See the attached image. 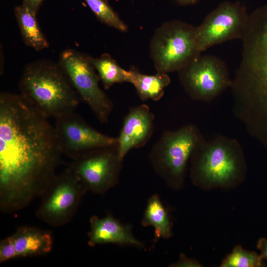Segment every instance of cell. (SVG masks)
<instances>
[{
    "mask_svg": "<svg viewBox=\"0 0 267 267\" xmlns=\"http://www.w3.org/2000/svg\"><path fill=\"white\" fill-rule=\"evenodd\" d=\"M62 152L54 126L21 95L0 94V210H21L56 175Z\"/></svg>",
    "mask_w": 267,
    "mask_h": 267,
    "instance_id": "cell-1",
    "label": "cell"
},
{
    "mask_svg": "<svg viewBox=\"0 0 267 267\" xmlns=\"http://www.w3.org/2000/svg\"><path fill=\"white\" fill-rule=\"evenodd\" d=\"M242 59L232 81L233 112L267 148V5L249 14Z\"/></svg>",
    "mask_w": 267,
    "mask_h": 267,
    "instance_id": "cell-2",
    "label": "cell"
},
{
    "mask_svg": "<svg viewBox=\"0 0 267 267\" xmlns=\"http://www.w3.org/2000/svg\"><path fill=\"white\" fill-rule=\"evenodd\" d=\"M19 87L21 95L47 118L75 111L81 100L59 62L47 59L26 65Z\"/></svg>",
    "mask_w": 267,
    "mask_h": 267,
    "instance_id": "cell-3",
    "label": "cell"
},
{
    "mask_svg": "<svg viewBox=\"0 0 267 267\" xmlns=\"http://www.w3.org/2000/svg\"><path fill=\"white\" fill-rule=\"evenodd\" d=\"M193 183L203 189L233 187L245 178L247 167L242 146L233 138L218 134L204 139L190 160Z\"/></svg>",
    "mask_w": 267,
    "mask_h": 267,
    "instance_id": "cell-4",
    "label": "cell"
},
{
    "mask_svg": "<svg viewBox=\"0 0 267 267\" xmlns=\"http://www.w3.org/2000/svg\"><path fill=\"white\" fill-rule=\"evenodd\" d=\"M195 125L166 131L152 147L149 159L156 173L174 190L184 184L187 168L197 145L204 139Z\"/></svg>",
    "mask_w": 267,
    "mask_h": 267,
    "instance_id": "cell-5",
    "label": "cell"
},
{
    "mask_svg": "<svg viewBox=\"0 0 267 267\" xmlns=\"http://www.w3.org/2000/svg\"><path fill=\"white\" fill-rule=\"evenodd\" d=\"M195 27L180 21L167 23L156 33L152 53L158 72L179 71L201 54Z\"/></svg>",
    "mask_w": 267,
    "mask_h": 267,
    "instance_id": "cell-6",
    "label": "cell"
},
{
    "mask_svg": "<svg viewBox=\"0 0 267 267\" xmlns=\"http://www.w3.org/2000/svg\"><path fill=\"white\" fill-rule=\"evenodd\" d=\"M87 190L68 167L57 174L40 196L38 219L52 227L69 223L76 214Z\"/></svg>",
    "mask_w": 267,
    "mask_h": 267,
    "instance_id": "cell-7",
    "label": "cell"
},
{
    "mask_svg": "<svg viewBox=\"0 0 267 267\" xmlns=\"http://www.w3.org/2000/svg\"><path fill=\"white\" fill-rule=\"evenodd\" d=\"M58 62L80 99L101 123H107L113 110V102L99 87L100 80L89 56L75 49H67L61 53Z\"/></svg>",
    "mask_w": 267,
    "mask_h": 267,
    "instance_id": "cell-8",
    "label": "cell"
},
{
    "mask_svg": "<svg viewBox=\"0 0 267 267\" xmlns=\"http://www.w3.org/2000/svg\"><path fill=\"white\" fill-rule=\"evenodd\" d=\"M123 161L116 143L89 151L72 159L67 167L87 191L102 195L118 183Z\"/></svg>",
    "mask_w": 267,
    "mask_h": 267,
    "instance_id": "cell-9",
    "label": "cell"
},
{
    "mask_svg": "<svg viewBox=\"0 0 267 267\" xmlns=\"http://www.w3.org/2000/svg\"><path fill=\"white\" fill-rule=\"evenodd\" d=\"M178 71L185 91L195 100L210 102L232 85L225 62L214 55L200 54Z\"/></svg>",
    "mask_w": 267,
    "mask_h": 267,
    "instance_id": "cell-10",
    "label": "cell"
},
{
    "mask_svg": "<svg viewBox=\"0 0 267 267\" xmlns=\"http://www.w3.org/2000/svg\"><path fill=\"white\" fill-rule=\"evenodd\" d=\"M249 15L240 2L223 1L195 27V39L199 50L229 40H242L248 25Z\"/></svg>",
    "mask_w": 267,
    "mask_h": 267,
    "instance_id": "cell-11",
    "label": "cell"
},
{
    "mask_svg": "<svg viewBox=\"0 0 267 267\" xmlns=\"http://www.w3.org/2000/svg\"><path fill=\"white\" fill-rule=\"evenodd\" d=\"M54 130L63 155L71 160L91 150L117 143V138L98 132L75 111L55 118Z\"/></svg>",
    "mask_w": 267,
    "mask_h": 267,
    "instance_id": "cell-12",
    "label": "cell"
},
{
    "mask_svg": "<svg viewBox=\"0 0 267 267\" xmlns=\"http://www.w3.org/2000/svg\"><path fill=\"white\" fill-rule=\"evenodd\" d=\"M154 129V116L149 106L141 104L132 107L124 118L117 146L124 159L134 148L144 146L150 139Z\"/></svg>",
    "mask_w": 267,
    "mask_h": 267,
    "instance_id": "cell-13",
    "label": "cell"
},
{
    "mask_svg": "<svg viewBox=\"0 0 267 267\" xmlns=\"http://www.w3.org/2000/svg\"><path fill=\"white\" fill-rule=\"evenodd\" d=\"M89 225L88 244L90 247L104 244L140 249L145 247L142 241L134 236L131 225L120 222L111 215L103 217L92 216L89 219Z\"/></svg>",
    "mask_w": 267,
    "mask_h": 267,
    "instance_id": "cell-14",
    "label": "cell"
},
{
    "mask_svg": "<svg viewBox=\"0 0 267 267\" xmlns=\"http://www.w3.org/2000/svg\"><path fill=\"white\" fill-rule=\"evenodd\" d=\"M11 235L18 258L44 255L52 249L53 238L52 233L48 230L34 226H21Z\"/></svg>",
    "mask_w": 267,
    "mask_h": 267,
    "instance_id": "cell-15",
    "label": "cell"
},
{
    "mask_svg": "<svg viewBox=\"0 0 267 267\" xmlns=\"http://www.w3.org/2000/svg\"><path fill=\"white\" fill-rule=\"evenodd\" d=\"M14 12L24 44L37 51L48 47L49 43L40 27L36 14L23 4L15 6Z\"/></svg>",
    "mask_w": 267,
    "mask_h": 267,
    "instance_id": "cell-16",
    "label": "cell"
},
{
    "mask_svg": "<svg viewBox=\"0 0 267 267\" xmlns=\"http://www.w3.org/2000/svg\"><path fill=\"white\" fill-rule=\"evenodd\" d=\"M141 223L144 227H153L155 242L160 239H168L172 236L173 223L158 194L152 195L148 199Z\"/></svg>",
    "mask_w": 267,
    "mask_h": 267,
    "instance_id": "cell-17",
    "label": "cell"
},
{
    "mask_svg": "<svg viewBox=\"0 0 267 267\" xmlns=\"http://www.w3.org/2000/svg\"><path fill=\"white\" fill-rule=\"evenodd\" d=\"M128 82L134 86L142 100L157 101L164 95L165 88L170 84V79L165 73L157 72L154 75H147L131 70L129 71Z\"/></svg>",
    "mask_w": 267,
    "mask_h": 267,
    "instance_id": "cell-18",
    "label": "cell"
},
{
    "mask_svg": "<svg viewBox=\"0 0 267 267\" xmlns=\"http://www.w3.org/2000/svg\"><path fill=\"white\" fill-rule=\"evenodd\" d=\"M89 60L101 81L105 89H109L116 83L128 82L129 71L122 68L116 61L107 53Z\"/></svg>",
    "mask_w": 267,
    "mask_h": 267,
    "instance_id": "cell-19",
    "label": "cell"
},
{
    "mask_svg": "<svg viewBox=\"0 0 267 267\" xmlns=\"http://www.w3.org/2000/svg\"><path fill=\"white\" fill-rule=\"evenodd\" d=\"M261 255L236 246L222 260L221 267H260L264 265Z\"/></svg>",
    "mask_w": 267,
    "mask_h": 267,
    "instance_id": "cell-20",
    "label": "cell"
},
{
    "mask_svg": "<svg viewBox=\"0 0 267 267\" xmlns=\"http://www.w3.org/2000/svg\"><path fill=\"white\" fill-rule=\"evenodd\" d=\"M96 17L102 22L121 31L127 25L120 18L106 0H84Z\"/></svg>",
    "mask_w": 267,
    "mask_h": 267,
    "instance_id": "cell-21",
    "label": "cell"
},
{
    "mask_svg": "<svg viewBox=\"0 0 267 267\" xmlns=\"http://www.w3.org/2000/svg\"><path fill=\"white\" fill-rule=\"evenodd\" d=\"M16 258L18 256L11 235L2 239L0 242V263Z\"/></svg>",
    "mask_w": 267,
    "mask_h": 267,
    "instance_id": "cell-22",
    "label": "cell"
},
{
    "mask_svg": "<svg viewBox=\"0 0 267 267\" xmlns=\"http://www.w3.org/2000/svg\"><path fill=\"white\" fill-rule=\"evenodd\" d=\"M170 267H201L202 265L196 260L186 257L183 254H180L178 262L174 263Z\"/></svg>",
    "mask_w": 267,
    "mask_h": 267,
    "instance_id": "cell-23",
    "label": "cell"
},
{
    "mask_svg": "<svg viewBox=\"0 0 267 267\" xmlns=\"http://www.w3.org/2000/svg\"><path fill=\"white\" fill-rule=\"evenodd\" d=\"M44 0H23V4L37 15Z\"/></svg>",
    "mask_w": 267,
    "mask_h": 267,
    "instance_id": "cell-24",
    "label": "cell"
},
{
    "mask_svg": "<svg viewBox=\"0 0 267 267\" xmlns=\"http://www.w3.org/2000/svg\"><path fill=\"white\" fill-rule=\"evenodd\" d=\"M257 247L261 251L262 258L267 260V238L261 239L258 243Z\"/></svg>",
    "mask_w": 267,
    "mask_h": 267,
    "instance_id": "cell-25",
    "label": "cell"
},
{
    "mask_svg": "<svg viewBox=\"0 0 267 267\" xmlns=\"http://www.w3.org/2000/svg\"><path fill=\"white\" fill-rule=\"evenodd\" d=\"M182 5H190L195 3L198 0H176Z\"/></svg>",
    "mask_w": 267,
    "mask_h": 267,
    "instance_id": "cell-26",
    "label": "cell"
}]
</instances>
